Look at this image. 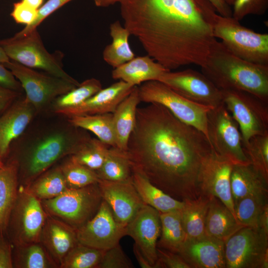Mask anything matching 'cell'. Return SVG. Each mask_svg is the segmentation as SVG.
I'll use <instances>...</instances> for the list:
<instances>
[{"instance_id":"cell-1","label":"cell","mask_w":268,"mask_h":268,"mask_svg":"<svg viewBox=\"0 0 268 268\" xmlns=\"http://www.w3.org/2000/svg\"><path fill=\"white\" fill-rule=\"evenodd\" d=\"M212 148L201 131L155 103L137 108L127 151L132 169L180 201L201 195L198 178Z\"/></svg>"},{"instance_id":"cell-2","label":"cell","mask_w":268,"mask_h":268,"mask_svg":"<svg viewBox=\"0 0 268 268\" xmlns=\"http://www.w3.org/2000/svg\"><path fill=\"white\" fill-rule=\"evenodd\" d=\"M124 27L148 56L171 70L194 64L201 67L217 41V14L207 0H122Z\"/></svg>"},{"instance_id":"cell-3","label":"cell","mask_w":268,"mask_h":268,"mask_svg":"<svg viewBox=\"0 0 268 268\" xmlns=\"http://www.w3.org/2000/svg\"><path fill=\"white\" fill-rule=\"evenodd\" d=\"M201 72L219 89L250 93L268 102V66L244 60L217 40L212 47Z\"/></svg>"},{"instance_id":"cell-4","label":"cell","mask_w":268,"mask_h":268,"mask_svg":"<svg viewBox=\"0 0 268 268\" xmlns=\"http://www.w3.org/2000/svg\"><path fill=\"white\" fill-rule=\"evenodd\" d=\"M213 33L233 54L246 61L268 66V34L241 25L231 17L217 14Z\"/></svg>"},{"instance_id":"cell-5","label":"cell","mask_w":268,"mask_h":268,"mask_svg":"<svg viewBox=\"0 0 268 268\" xmlns=\"http://www.w3.org/2000/svg\"><path fill=\"white\" fill-rule=\"evenodd\" d=\"M103 200L98 184L77 189H69L59 196L41 201L51 216L77 229L97 212Z\"/></svg>"},{"instance_id":"cell-6","label":"cell","mask_w":268,"mask_h":268,"mask_svg":"<svg viewBox=\"0 0 268 268\" xmlns=\"http://www.w3.org/2000/svg\"><path fill=\"white\" fill-rule=\"evenodd\" d=\"M0 44L10 60L31 68L42 69L47 73L79 85L80 83L64 70L58 56L48 52L37 28L24 36L14 35L0 40Z\"/></svg>"},{"instance_id":"cell-7","label":"cell","mask_w":268,"mask_h":268,"mask_svg":"<svg viewBox=\"0 0 268 268\" xmlns=\"http://www.w3.org/2000/svg\"><path fill=\"white\" fill-rule=\"evenodd\" d=\"M138 92L140 101L163 106L180 121L196 128L208 139L207 114L212 108L190 101L157 80L145 82L138 87Z\"/></svg>"},{"instance_id":"cell-8","label":"cell","mask_w":268,"mask_h":268,"mask_svg":"<svg viewBox=\"0 0 268 268\" xmlns=\"http://www.w3.org/2000/svg\"><path fill=\"white\" fill-rule=\"evenodd\" d=\"M221 91L225 106L239 125L242 144L252 136L268 133V102L244 91Z\"/></svg>"},{"instance_id":"cell-9","label":"cell","mask_w":268,"mask_h":268,"mask_svg":"<svg viewBox=\"0 0 268 268\" xmlns=\"http://www.w3.org/2000/svg\"><path fill=\"white\" fill-rule=\"evenodd\" d=\"M224 255L227 268H268V234L244 227L225 242Z\"/></svg>"},{"instance_id":"cell-10","label":"cell","mask_w":268,"mask_h":268,"mask_svg":"<svg viewBox=\"0 0 268 268\" xmlns=\"http://www.w3.org/2000/svg\"><path fill=\"white\" fill-rule=\"evenodd\" d=\"M208 139L213 150L236 164L250 163L243 150L239 125L224 103L207 114Z\"/></svg>"},{"instance_id":"cell-11","label":"cell","mask_w":268,"mask_h":268,"mask_svg":"<svg viewBox=\"0 0 268 268\" xmlns=\"http://www.w3.org/2000/svg\"><path fill=\"white\" fill-rule=\"evenodd\" d=\"M2 64L21 84L26 93L25 100L36 109L78 86L49 73L39 72L10 60Z\"/></svg>"},{"instance_id":"cell-12","label":"cell","mask_w":268,"mask_h":268,"mask_svg":"<svg viewBox=\"0 0 268 268\" xmlns=\"http://www.w3.org/2000/svg\"><path fill=\"white\" fill-rule=\"evenodd\" d=\"M18 195L9 223L14 242L19 247L40 241L47 216L40 200L25 190Z\"/></svg>"},{"instance_id":"cell-13","label":"cell","mask_w":268,"mask_h":268,"mask_svg":"<svg viewBox=\"0 0 268 268\" xmlns=\"http://www.w3.org/2000/svg\"><path fill=\"white\" fill-rule=\"evenodd\" d=\"M188 100L211 108L222 104L221 91L205 75L193 69L165 72L158 80Z\"/></svg>"},{"instance_id":"cell-14","label":"cell","mask_w":268,"mask_h":268,"mask_svg":"<svg viewBox=\"0 0 268 268\" xmlns=\"http://www.w3.org/2000/svg\"><path fill=\"white\" fill-rule=\"evenodd\" d=\"M78 243L101 250L119 244L126 235V226L115 218L107 203L102 200L95 215L76 230Z\"/></svg>"},{"instance_id":"cell-15","label":"cell","mask_w":268,"mask_h":268,"mask_svg":"<svg viewBox=\"0 0 268 268\" xmlns=\"http://www.w3.org/2000/svg\"><path fill=\"white\" fill-rule=\"evenodd\" d=\"M234 165L212 149L201 166L198 186L201 194L218 199L235 216L230 184Z\"/></svg>"},{"instance_id":"cell-16","label":"cell","mask_w":268,"mask_h":268,"mask_svg":"<svg viewBox=\"0 0 268 268\" xmlns=\"http://www.w3.org/2000/svg\"><path fill=\"white\" fill-rule=\"evenodd\" d=\"M89 138L69 137L64 134H52L37 144L27 162V175L31 177L43 172L66 154L76 152Z\"/></svg>"},{"instance_id":"cell-17","label":"cell","mask_w":268,"mask_h":268,"mask_svg":"<svg viewBox=\"0 0 268 268\" xmlns=\"http://www.w3.org/2000/svg\"><path fill=\"white\" fill-rule=\"evenodd\" d=\"M101 196L110 207L115 219L126 226L145 204L138 195L132 179L114 182L100 180Z\"/></svg>"},{"instance_id":"cell-18","label":"cell","mask_w":268,"mask_h":268,"mask_svg":"<svg viewBox=\"0 0 268 268\" xmlns=\"http://www.w3.org/2000/svg\"><path fill=\"white\" fill-rule=\"evenodd\" d=\"M161 232L159 212L144 205L126 227V235L131 237L154 268L157 260V244Z\"/></svg>"},{"instance_id":"cell-19","label":"cell","mask_w":268,"mask_h":268,"mask_svg":"<svg viewBox=\"0 0 268 268\" xmlns=\"http://www.w3.org/2000/svg\"><path fill=\"white\" fill-rule=\"evenodd\" d=\"M120 80L101 89L94 95L76 106L55 110L68 118L74 116L113 113L118 104L132 91L134 87Z\"/></svg>"},{"instance_id":"cell-20","label":"cell","mask_w":268,"mask_h":268,"mask_svg":"<svg viewBox=\"0 0 268 268\" xmlns=\"http://www.w3.org/2000/svg\"><path fill=\"white\" fill-rule=\"evenodd\" d=\"M224 243L206 235L200 238L185 240L178 254L191 268H224Z\"/></svg>"},{"instance_id":"cell-21","label":"cell","mask_w":268,"mask_h":268,"mask_svg":"<svg viewBox=\"0 0 268 268\" xmlns=\"http://www.w3.org/2000/svg\"><path fill=\"white\" fill-rule=\"evenodd\" d=\"M41 239L60 265L68 252L78 243L76 229L51 215L47 216Z\"/></svg>"},{"instance_id":"cell-22","label":"cell","mask_w":268,"mask_h":268,"mask_svg":"<svg viewBox=\"0 0 268 268\" xmlns=\"http://www.w3.org/2000/svg\"><path fill=\"white\" fill-rule=\"evenodd\" d=\"M33 109L24 99L11 107L0 118V160L7 154L11 141L22 134L30 123Z\"/></svg>"},{"instance_id":"cell-23","label":"cell","mask_w":268,"mask_h":268,"mask_svg":"<svg viewBox=\"0 0 268 268\" xmlns=\"http://www.w3.org/2000/svg\"><path fill=\"white\" fill-rule=\"evenodd\" d=\"M169 71L149 56L134 57L116 67L112 72V78L119 79L133 86L152 80L158 81L161 76Z\"/></svg>"},{"instance_id":"cell-24","label":"cell","mask_w":268,"mask_h":268,"mask_svg":"<svg viewBox=\"0 0 268 268\" xmlns=\"http://www.w3.org/2000/svg\"><path fill=\"white\" fill-rule=\"evenodd\" d=\"M244 227L223 203L211 196L205 223L206 235L225 243Z\"/></svg>"},{"instance_id":"cell-25","label":"cell","mask_w":268,"mask_h":268,"mask_svg":"<svg viewBox=\"0 0 268 268\" xmlns=\"http://www.w3.org/2000/svg\"><path fill=\"white\" fill-rule=\"evenodd\" d=\"M140 102L138 87L134 86L113 113L116 145L120 149L127 150L129 139L135 125L137 105Z\"/></svg>"},{"instance_id":"cell-26","label":"cell","mask_w":268,"mask_h":268,"mask_svg":"<svg viewBox=\"0 0 268 268\" xmlns=\"http://www.w3.org/2000/svg\"><path fill=\"white\" fill-rule=\"evenodd\" d=\"M268 181L251 164L234 165L230 179L233 203L252 195H268Z\"/></svg>"},{"instance_id":"cell-27","label":"cell","mask_w":268,"mask_h":268,"mask_svg":"<svg viewBox=\"0 0 268 268\" xmlns=\"http://www.w3.org/2000/svg\"><path fill=\"white\" fill-rule=\"evenodd\" d=\"M210 197L201 194L196 198L183 200L184 205L181 212L185 240L206 235L205 223Z\"/></svg>"},{"instance_id":"cell-28","label":"cell","mask_w":268,"mask_h":268,"mask_svg":"<svg viewBox=\"0 0 268 268\" xmlns=\"http://www.w3.org/2000/svg\"><path fill=\"white\" fill-rule=\"evenodd\" d=\"M17 196V166L12 162L0 168V236L7 230Z\"/></svg>"},{"instance_id":"cell-29","label":"cell","mask_w":268,"mask_h":268,"mask_svg":"<svg viewBox=\"0 0 268 268\" xmlns=\"http://www.w3.org/2000/svg\"><path fill=\"white\" fill-rule=\"evenodd\" d=\"M132 180L144 203L159 212H167L182 208L183 201L176 199L166 194L138 172L132 170Z\"/></svg>"},{"instance_id":"cell-30","label":"cell","mask_w":268,"mask_h":268,"mask_svg":"<svg viewBox=\"0 0 268 268\" xmlns=\"http://www.w3.org/2000/svg\"><path fill=\"white\" fill-rule=\"evenodd\" d=\"M110 34L112 42L104 49L103 58L115 68L133 59L135 55L129 43L130 33L119 20L110 24Z\"/></svg>"},{"instance_id":"cell-31","label":"cell","mask_w":268,"mask_h":268,"mask_svg":"<svg viewBox=\"0 0 268 268\" xmlns=\"http://www.w3.org/2000/svg\"><path fill=\"white\" fill-rule=\"evenodd\" d=\"M159 214L161 232L157 247L178 254L186 239L181 209Z\"/></svg>"},{"instance_id":"cell-32","label":"cell","mask_w":268,"mask_h":268,"mask_svg":"<svg viewBox=\"0 0 268 268\" xmlns=\"http://www.w3.org/2000/svg\"><path fill=\"white\" fill-rule=\"evenodd\" d=\"M100 180L125 181L132 179V166L127 150L117 147L109 148L101 167L96 171Z\"/></svg>"},{"instance_id":"cell-33","label":"cell","mask_w":268,"mask_h":268,"mask_svg":"<svg viewBox=\"0 0 268 268\" xmlns=\"http://www.w3.org/2000/svg\"><path fill=\"white\" fill-rule=\"evenodd\" d=\"M74 127L88 130L108 146L116 147L113 126V113L74 116L68 118Z\"/></svg>"},{"instance_id":"cell-34","label":"cell","mask_w":268,"mask_h":268,"mask_svg":"<svg viewBox=\"0 0 268 268\" xmlns=\"http://www.w3.org/2000/svg\"><path fill=\"white\" fill-rule=\"evenodd\" d=\"M67 189L61 167L44 175L25 190L40 201L54 198Z\"/></svg>"},{"instance_id":"cell-35","label":"cell","mask_w":268,"mask_h":268,"mask_svg":"<svg viewBox=\"0 0 268 268\" xmlns=\"http://www.w3.org/2000/svg\"><path fill=\"white\" fill-rule=\"evenodd\" d=\"M267 205L268 195L248 196L234 202L235 215L244 226L258 228L260 216Z\"/></svg>"},{"instance_id":"cell-36","label":"cell","mask_w":268,"mask_h":268,"mask_svg":"<svg viewBox=\"0 0 268 268\" xmlns=\"http://www.w3.org/2000/svg\"><path fill=\"white\" fill-rule=\"evenodd\" d=\"M109 146L98 139L89 138L70 159L96 171L102 166L106 157Z\"/></svg>"},{"instance_id":"cell-37","label":"cell","mask_w":268,"mask_h":268,"mask_svg":"<svg viewBox=\"0 0 268 268\" xmlns=\"http://www.w3.org/2000/svg\"><path fill=\"white\" fill-rule=\"evenodd\" d=\"M105 251L78 243L66 255L60 266L62 268H97Z\"/></svg>"},{"instance_id":"cell-38","label":"cell","mask_w":268,"mask_h":268,"mask_svg":"<svg viewBox=\"0 0 268 268\" xmlns=\"http://www.w3.org/2000/svg\"><path fill=\"white\" fill-rule=\"evenodd\" d=\"M242 145L250 163L268 181V133L252 136Z\"/></svg>"},{"instance_id":"cell-39","label":"cell","mask_w":268,"mask_h":268,"mask_svg":"<svg viewBox=\"0 0 268 268\" xmlns=\"http://www.w3.org/2000/svg\"><path fill=\"white\" fill-rule=\"evenodd\" d=\"M101 89L99 80L94 78L86 79L75 88L58 97L55 103V110L78 105Z\"/></svg>"},{"instance_id":"cell-40","label":"cell","mask_w":268,"mask_h":268,"mask_svg":"<svg viewBox=\"0 0 268 268\" xmlns=\"http://www.w3.org/2000/svg\"><path fill=\"white\" fill-rule=\"evenodd\" d=\"M67 186L69 189H77L98 184L100 179L96 172L70 158L61 167Z\"/></svg>"},{"instance_id":"cell-41","label":"cell","mask_w":268,"mask_h":268,"mask_svg":"<svg viewBox=\"0 0 268 268\" xmlns=\"http://www.w3.org/2000/svg\"><path fill=\"white\" fill-rule=\"evenodd\" d=\"M22 247L24 248L16 262L18 267L47 268L53 266L44 249L37 243Z\"/></svg>"},{"instance_id":"cell-42","label":"cell","mask_w":268,"mask_h":268,"mask_svg":"<svg viewBox=\"0 0 268 268\" xmlns=\"http://www.w3.org/2000/svg\"><path fill=\"white\" fill-rule=\"evenodd\" d=\"M232 17L240 21L249 15H262L268 8V0H235Z\"/></svg>"},{"instance_id":"cell-43","label":"cell","mask_w":268,"mask_h":268,"mask_svg":"<svg viewBox=\"0 0 268 268\" xmlns=\"http://www.w3.org/2000/svg\"><path fill=\"white\" fill-rule=\"evenodd\" d=\"M134 266L119 244L105 250L97 268H133Z\"/></svg>"},{"instance_id":"cell-44","label":"cell","mask_w":268,"mask_h":268,"mask_svg":"<svg viewBox=\"0 0 268 268\" xmlns=\"http://www.w3.org/2000/svg\"><path fill=\"white\" fill-rule=\"evenodd\" d=\"M72 0H48L38 9L35 20L30 25L26 26L23 29L15 34L16 36H24L32 31L50 15Z\"/></svg>"},{"instance_id":"cell-45","label":"cell","mask_w":268,"mask_h":268,"mask_svg":"<svg viewBox=\"0 0 268 268\" xmlns=\"http://www.w3.org/2000/svg\"><path fill=\"white\" fill-rule=\"evenodd\" d=\"M157 260L154 268H191L178 254L157 248Z\"/></svg>"},{"instance_id":"cell-46","label":"cell","mask_w":268,"mask_h":268,"mask_svg":"<svg viewBox=\"0 0 268 268\" xmlns=\"http://www.w3.org/2000/svg\"><path fill=\"white\" fill-rule=\"evenodd\" d=\"M38 10L21 0L13 3L10 16L17 23L24 24L27 26L35 20Z\"/></svg>"},{"instance_id":"cell-47","label":"cell","mask_w":268,"mask_h":268,"mask_svg":"<svg viewBox=\"0 0 268 268\" xmlns=\"http://www.w3.org/2000/svg\"><path fill=\"white\" fill-rule=\"evenodd\" d=\"M0 86L18 92L22 87L12 72L0 63Z\"/></svg>"},{"instance_id":"cell-48","label":"cell","mask_w":268,"mask_h":268,"mask_svg":"<svg viewBox=\"0 0 268 268\" xmlns=\"http://www.w3.org/2000/svg\"><path fill=\"white\" fill-rule=\"evenodd\" d=\"M13 267L11 246L4 239L3 236H0V268Z\"/></svg>"},{"instance_id":"cell-49","label":"cell","mask_w":268,"mask_h":268,"mask_svg":"<svg viewBox=\"0 0 268 268\" xmlns=\"http://www.w3.org/2000/svg\"><path fill=\"white\" fill-rule=\"evenodd\" d=\"M18 95V92L0 86V111L9 105Z\"/></svg>"},{"instance_id":"cell-50","label":"cell","mask_w":268,"mask_h":268,"mask_svg":"<svg viewBox=\"0 0 268 268\" xmlns=\"http://www.w3.org/2000/svg\"><path fill=\"white\" fill-rule=\"evenodd\" d=\"M214 7L217 13L223 16L231 17L232 10L224 0H207Z\"/></svg>"},{"instance_id":"cell-51","label":"cell","mask_w":268,"mask_h":268,"mask_svg":"<svg viewBox=\"0 0 268 268\" xmlns=\"http://www.w3.org/2000/svg\"><path fill=\"white\" fill-rule=\"evenodd\" d=\"M133 251L136 259L139 266L142 268H152L151 266L145 258L138 247L134 243L133 246Z\"/></svg>"},{"instance_id":"cell-52","label":"cell","mask_w":268,"mask_h":268,"mask_svg":"<svg viewBox=\"0 0 268 268\" xmlns=\"http://www.w3.org/2000/svg\"><path fill=\"white\" fill-rule=\"evenodd\" d=\"M258 228L268 234V205L266 206L260 216Z\"/></svg>"},{"instance_id":"cell-53","label":"cell","mask_w":268,"mask_h":268,"mask_svg":"<svg viewBox=\"0 0 268 268\" xmlns=\"http://www.w3.org/2000/svg\"><path fill=\"white\" fill-rule=\"evenodd\" d=\"M97 6L107 7L117 2H120L122 0H93Z\"/></svg>"},{"instance_id":"cell-54","label":"cell","mask_w":268,"mask_h":268,"mask_svg":"<svg viewBox=\"0 0 268 268\" xmlns=\"http://www.w3.org/2000/svg\"><path fill=\"white\" fill-rule=\"evenodd\" d=\"M30 6L38 9L42 5L44 0H22Z\"/></svg>"},{"instance_id":"cell-55","label":"cell","mask_w":268,"mask_h":268,"mask_svg":"<svg viewBox=\"0 0 268 268\" xmlns=\"http://www.w3.org/2000/svg\"><path fill=\"white\" fill-rule=\"evenodd\" d=\"M9 60L10 59L0 44V63L4 64L8 62Z\"/></svg>"},{"instance_id":"cell-56","label":"cell","mask_w":268,"mask_h":268,"mask_svg":"<svg viewBox=\"0 0 268 268\" xmlns=\"http://www.w3.org/2000/svg\"><path fill=\"white\" fill-rule=\"evenodd\" d=\"M225 2L229 6H231L233 4L235 0H224Z\"/></svg>"},{"instance_id":"cell-57","label":"cell","mask_w":268,"mask_h":268,"mask_svg":"<svg viewBox=\"0 0 268 268\" xmlns=\"http://www.w3.org/2000/svg\"><path fill=\"white\" fill-rule=\"evenodd\" d=\"M4 165L3 164L2 161L0 160V168L2 167Z\"/></svg>"}]
</instances>
